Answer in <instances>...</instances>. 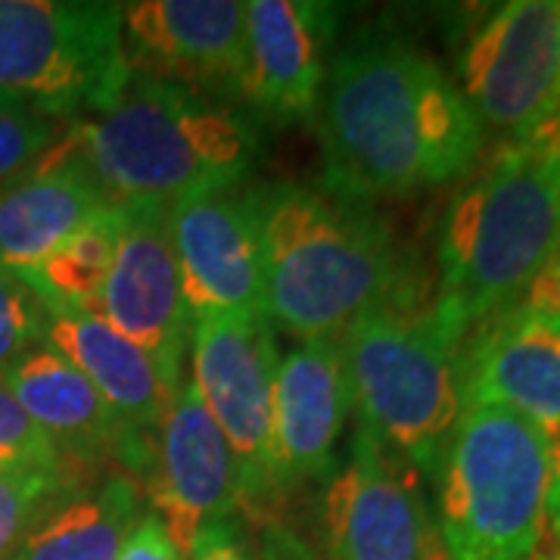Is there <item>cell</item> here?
Wrapping results in <instances>:
<instances>
[{
	"label": "cell",
	"instance_id": "1",
	"mask_svg": "<svg viewBox=\"0 0 560 560\" xmlns=\"http://www.w3.org/2000/svg\"><path fill=\"white\" fill-rule=\"evenodd\" d=\"M324 190L352 202L411 197L470 178L486 128L418 44L361 32L327 66L318 109Z\"/></svg>",
	"mask_w": 560,
	"mask_h": 560
},
{
	"label": "cell",
	"instance_id": "2",
	"mask_svg": "<svg viewBox=\"0 0 560 560\" xmlns=\"http://www.w3.org/2000/svg\"><path fill=\"white\" fill-rule=\"evenodd\" d=\"M261 275L265 318L300 342H340L371 312L430 300L371 202L308 187L261 194Z\"/></svg>",
	"mask_w": 560,
	"mask_h": 560
},
{
	"label": "cell",
	"instance_id": "3",
	"mask_svg": "<svg viewBox=\"0 0 560 560\" xmlns=\"http://www.w3.org/2000/svg\"><path fill=\"white\" fill-rule=\"evenodd\" d=\"M560 253V180L539 140H508L445 206L433 315L467 334L523 300Z\"/></svg>",
	"mask_w": 560,
	"mask_h": 560
},
{
	"label": "cell",
	"instance_id": "4",
	"mask_svg": "<svg viewBox=\"0 0 560 560\" xmlns=\"http://www.w3.org/2000/svg\"><path fill=\"white\" fill-rule=\"evenodd\" d=\"M50 153L79 162L109 200L172 202L241 184L256 160V131L180 84L131 75L119 101L75 121Z\"/></svg>",
	"mask_w": 560,
	"mask_h": 560
},
{
	"label": "cell",
	"instance_id": "5",
	"mask_svg": "<svg viewBox=\"0 0 560 560\" xmlns=\"http://www.w3.org/2000/svg\"><path fill=\"white\" fill-rule=\"evenodd\" d=\"M430 302L371 312L340 337L359 427L423 480H433L464 411L460 342Z\"/></svg>",
	"mask_w": 560,
	"mask_h": 560
},
{
	"label": "cell",
	"instance_id": "6",
	"mask_svg": "<svg viewBox=\"0 0 560 560\" xmlns=\"http://www.w3.org/2000/svg\"><path fill=\"white\" fill-rule=\"evenodd\" d=\"M551 440L504 408H464L433 474L442 560H533Z\"/></svg>",
	"mask_w": 560,
	"mask_h": 560
},
{
	"label": "cell",
	"instance_id": "7",
	"mask_svg": "<svg viewBox=\"0 0 560 560\" xmlns=\"http://www.w3.org/2000/svg\"><path fill=\"white\" fill-rule=\"evenodd\" d=\"M135 72L121 47V3L0 0V94L62 119L97 116Z\"/></svg>",
	"mask_w": 560,
	"mask_h": 560
},
{
	"label": "cell",
	"instance_id": "8",
	"mask_svg": "<svg viewBox=\"0 0 560 560\" xmlns=\"http://www.w3.org/2000/svg\"><path fill=\"white\" fill-rule=\"evenodd\" d=\"M275 324L261 312H206L190 327V381L237 458L241 501L268 504L271 401L278 377Z\"/></svg>",
	"mask_w": 560,
	"mask_h": 560
},
{
	"label": "cell",
	"instance_id": "9",
	"mask_svg": "<svg viewBox=\"0 0 560 560\" xmlns=\"http://www.w3.org/2000/svg\"><path fill=\"white\" fill-rule=\"evenodd\" d=\"M452 79L482 128L533 138L560 116V0H511L486 13Z\"/></svg>",
	"mask_w": 560,
	"mask_h": 560
},
{
	"label": "cell",
	"instance_id": "10",
	"mask_svg": "<svg viewBox=\"0 0 560 560\" xmlns=\"http://www.w3.org/2000/svg\"><path fill=\"white\" fill-rule=\"evenodd\" d=\"M320 560H442L418 474L364 427L318 495Z\"/></svg>",
	"mask_w": 560,
	"mask_h": 560
},
{
	"label": "cell",
	"instance_id": "11",
	"mask_svg": "<svg viewBox=\"0 0 560 560\" xmlns=\"http://www.w3.org/2000/svg\"><path fill=\"white\" fill-rule=\"evenodd\" d=\"M97 315L125 340L140 346L160 364L162 377L178 389L194 315L184 300L172 249L168 202H125L119 249L103 283Z\"/></svg>",
	"mask_w": 560,
	"mask_h": 560
},
{
	"label": "cell",
	"instance_id": "12",
	"mask_svg": "<svg viewBox=\"0 0 560 560\" xmlns=\"http://www.w3.org/2000/svg\"><path fill=\"white\" fill-rule=\"evenodd\" d=\"M168 234L190 315L261 312V194L241 184L168 202Z\"/></svg>",
	"mask_w": 560,
	"mask_h": 560
},
{
	"label": "cell",
	"instance_id": "13",
	"mask_svg": "<svg viewBox=\"0 0 560 560\" xmlns=\"http://www.w3.org/2000/svg\"><path fill=\"white\" fill-rule=\"evenodd\" d=\"M460 405L504 408L560 436V320L514 302L477 324L460 346Z\"/></svg>",
	"mask_w": 560,
	"mask_h": 560
},
{
	"label": "cell",
	"instance_id": "14",
	"mask_svg": "<svg viewBox=\"0 0 560 560\" xmlns=\"http://www.w3.org/2000/svg\"><path fill=\"white\" fill-rule=\"evenodd\" d=\"M147 482L153 511L184 555L202 526L228 521L241 501L237 458L190 377L180 381L162 418Z\"/></svg>",
	"mask_w": 560,
	"mask_h": 560
},
{
	"label": "cell",
	"instance_id": "15",
	"mask_svg": "<svg viewBox=\"0 0 560 560\" xmlns=\"http://www.w3.org/2000/svg\"><path fill=\"white\" fill-rule=\"evenodd\" d=\"M125 60L143 75L194 94L234 91L243 66L241 0H138L121 3Z\"/></svg>",
	"mask_w": 560,
	"mask_h": 560
},
{
	"label": "cell",
	"instance_id": "16",
	"mask_svg": "<svg viewBox=\"0 0 560 560\" xmlns=\"http://www.w3.org/2000/svg\"><path fill=\"white\" fill-rule=\"evenodd\" d=\"M337 25L330 3L249 0L243 3V66L237 94L261 116L312 119L327 79V47Z\"/></svg>",
	"mask_w": 560,
	"mask_h": 560
},
{
	"label": "cell",
	"instance_id": "17",
	"mask_svg": "<svg viewBox=\"0 0 560 560\" xmlns=\"http://www.w3.org/2000/svg\"><path fill=\"white\" fill-rule=\"evenodd\" d=\"M352 411L342 346L296 342L278 361L271 401V489L275 499L334 470V452Z\"/></svg>",
	"mask_w": 560,
	"mask_h": 560
},
{
	"label": "cell",
	"instance_id": "18",
	"mask_svg": "<svg viewBox=\"0 0 560 560\" xmlns=\"http://www.w3.org/2000/svg\"><path fill=\"white\" fill-rule=\"evenodd\" d=\"M0 381L16 396L25 415L57 442L66 460L88 467L116 460L131 480L150 474L153 445L135 440L91 381L57 349L40 342L38 349L10 364Z\"/></svg>",
	"mask_w": 560,
	"mask_h": 560
},
{
	"label": "cell",
	"instance_id": "19",
	"mask_svg": "<svg viewBox=\"0 0 560 560\" xmlns=\"http://www.w3.org/2000/svg\"><path fill=\"white\" fill-rule=\"evenodd\" d=\"M44 346L79 368L135 440L156 445L162 418L180 386L165 381L140 346L88 308H47Z\"/></svg>",
	"mask_w": 560,
	"mask_h": 560
},
{
	"label": "cell",
	"instance_id": "20",
	"mask_svg": "<svg viewBox=\"0 0 560 560\" xmlns=\"http://www.w3.org/2000/svg\"><path fill=\"white\" fill-rule=\"evenodd\" d=\"M113 206L79 162L47 153L25 175L0 184V268L16 278L38 268Z\"/></svg>",
	"mask_w": 560,
	"mask_h": 560
},
{
	"label": "cell",
	"instance_id": "21",
	"mask_svg": "<svg viewBox=\"0 0 560 560\" xmlns=\"http://www.w3.org/2000/svg\"><path fill=\"white\" fill-rule=\"evenodd\" d=\"M140 517V486L121 470L75 480L28 526L7 560H116Z\"/></svg>",
	"mask_w": 560,
	"mask_h": 560
},
{
	"label": "cell",
	"instance_id": "22",
	"mask_svg": "<svg viewBox=\"0 0 560 560\" xmlns=\"http://www.w3.org/2000/svg\"><path fill=\"white\" fill-rule=\"evenodd\" d=\"M125 202H116L72 241H66L38 268L20 275L47 308H88L97 312L103 283L119 249Z\"/></svg>",
	"mask_w": 560,
	"mask_h": 560
},
{
	"label": "cell",
	"instance_id": "23",
	"mask_svg": "<svg viewBox=\"0 0 560 560\" xmlns=\"http://www.w3.org/2000/svg\"><path fill=\"white\" fill-rule=\"evenodd\" d=\"M60 140V119L38 106L0 94V184L35 168Z\"/></svg>",
	"mask_w": 560,
	"mask_h": 560
},
{
	"label": "cell",
	"instance_id": "24",
	"mask_svg": "<svg viewBox=\"0 0 560 560\" xmlns=\"http://www.w3.org/2000/svg\"><path fill=\"white\" fill-rule=\"evenodd\" d=\"M79 480L72 470L0 474V560L20 545L28 526Z\"/></svg>",
	"mask_w": 560,
	"mask_h": 560
},
{
	"label": "cell",
	"instance_id": "25",
	"mask_svg": "<svg viewBox=\"0 0 560 560\" xmlns=\"http://www.w3.org/2000/svg\"><path fill=\"white\" fill-rule=\"evenodd\" d=\"M32 470H69V460L0 381V474Z\"/></svg>",
	"mask_w": 560,
	"mask_h": 560
},
{
	"label": "cell",
	"instance_id": "26",
	"mask_svg": "<svg viewBox=\"0 0 560 560\" xmlns=\"http://www.w3.org/2000/svg\"><path fill=\"white\" fill-rule=\"evenodd\" d=\"M47 330V305L32 293V287L0 268V374L38 349Z\"/></svg>",
	"mask_w": 560,
	"mask_h": 560
},
{
	"label": "cell",
	"instance_id": "27",
	"mask_svg": "<svg viewBox=\"0 0 560 560\" xmlns=\"http://www.w3.org/2000/svg\"><path fill=\"white\" fill-rule=\"evenodd\" d=\"M116 560H187V555L168 536L160 514L150 511V514H140Z\"/></svg>",
	"mask_w": 560,
	"mask_h": 560
},
{
	"label": "cell",
	"instance_id": "28",
	"mask_svg": "<svg viewBox=\"0 0 560 560\" xmlns=\"http://www.w3.org/2000/svg\"><path fill=\"white\" fill-rule=\"evenodd\" d=\"M190 560H256L253 558V551L246 548V541H243L241 529L228 521H215L209 523V526H202L200 536L194 539L190 545Z\"/></svg>",
	"mask_w": 560,
	"mask_h": 560
},
{
	"label": "cell",
	"instance_id": "29",
	"mask_svg": "<svg viewBox=\"0 0 560 560\" xmlns=\"http://www.w3.org/2000/svg\"><path fill=\"white\" fill-rule=\"evenodd\" d=\"M523 305L539 312L545 318L560 320V253L551 259V265L533 280V287L523 293Z\"/></svg>",
	"mask_w": 560,
	"mask_h": 560
},
{
	"label": "cell",
	"instance_id": "30",
	"mask_svg": "<svg viewBox=\"0 0 560 560\" xmlns=\"http://www.w3.org/2000/svg\"><path fill=\"white\" fill-rule=\"evenodd\" d=\"M545 536L560 541V436L551 442L548 455V489H545Z\"/></svg>",
	"mask_w": 560,
	"mask_h": 560
},
{
	"label": "cell",
	"instance_id": "31",
	"mask_svg": "<svg viewBox=\"0 0 560 560\" xmlns=\"http://www.w3.org/2000/svg\"><path fill=\"white\" fill-rule=\"evenodd\" d=\"M533 140H539L541 147L548 150V156H551V162H555V172H558V180H560V116H555V119L548 121L541 131H536Z\"/></svg>",
	"mask_w": 560,
	"mask_h": 560
}]
</instances>
